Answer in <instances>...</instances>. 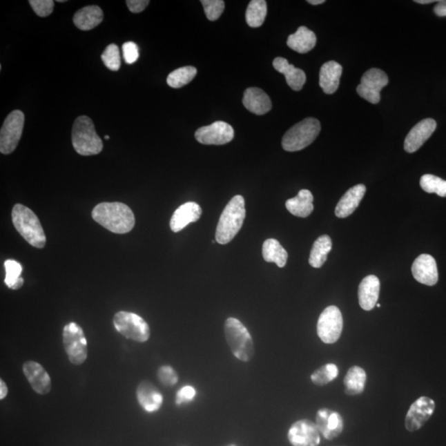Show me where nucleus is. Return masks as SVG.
I'll return each instance as SVG.
<instances>
[{
    "mask_svg": "<svg viewBox=\"0 0 446 446\" xmlns=\"http://www.w3.org/2000/svg\"><path fill=\"white\" fill-rule=\"evenodd\" d=\"M96 222L113 233L125 234L133 229L135 217L132 209L123 203H101L93 209Z\"/></svg>",
    "mask_w": 446,
    "mask_h": 446,
    "instance_id": "nucleus-1",
    "label": "nucleus"
},
{
    "mask_svg": "<svg viewBox=\"0 0 446 446\" xmlns=\"http://www.w3.org/2000/svg\"><path fill=\"white\" fill-rule=\"evenodd\" d=\"M245 217V200L242 196L235 195L226 204L217 223L216 242L226 245L233 241L241 230Z\"/></svg>",
    "mask_w": 446,
    "mask_h": 446,
    "instance_id": "nucleus-2",
    "label": "nucleus"
},
{
    "mask_svg": "<svg viewBox=\"0 0 446 446\" xmlns=\"http://www.w3.org/2000/svg\"><path fill=\"white\" fill-rule=\"evenodd\" d=\"M12 220L19 233L33 247L43 248L46 235L39 217L30 209L23 204H16L12 209Z\"/></svg>",
    "mask_w": 446,
    "mask_h": 446,
    "instance_id": "nucleus-3",
    "label": "nucleus"
},
{
    "mask_svg": "<svg viewBox=\"0 0 446 446\" xmlns=\"http://www.w3.org/2000/svg\"><path fill=\"white\" fill-rule=\"evenodd\" d=\"M224 332L234 356L241 361L249 362L255 355V346L247 328L238 319L229 318L225 322Z\"/></svg>",
    "mask_w": 446,
    "mask_h": 446,
    "instance_id": "nucleus-4",
    "label": "nucleus"
},
{
    "mask_svg": "<svg viewBox=\"0 0 446 446\" xmlns=\"http://www.w3.org/2000/svg\"><path fill=\"white\" fill-rule=\"evenodd\" d=\"M72 144L77 153L85 157L98 155L104 144L96 133L94 123L89 117L79 116L75 119L72 128Z\"/></svg>",
    "mask_w": 446,
    "mask_h": 446,
    "instance_id": "nucleus-5",
    "label": "nucleus"
},
{
    "mask_svg": "<svg viewBox=\"0 0 446 446\" xmlns=\"http://www.w3.org/2000/svg\"><path fill=\"white\" fill-rule=\"evenodd\" d=\"M321 132V124L314 117H307L289 129L282 139L286 151H298L312 144Z\"/></svg>",
    "mask_w": 446,
    "mask_h": 446,
    "instance_id": "nucleus-6",
    "label": "nucleus"
},
{
    "mask_svg": "<svg viewBox=\"0 0 446 446\" xmlns=\"http://www.w3.org/2000/svg\"><path fill=\"white\" fill-rule=\"evenodd\" d=\"M63 346L71 364L81 365L88 357V344L85 332L75 322L66 324L63 329Z\"/></svg>",
    "mask_w": 446,
    "mask_h": 446,
    "instance_id": "nucleus-7",
    "label": "nucleus"
},
{
    "mask_svg": "<svg viewBox=\"0 0 446 446\" xmlns=\"http://www.w3.org/2000/svg\"><path fill=\"white\" fill-rule=\"evenodd\" d=\"M113 325L121 335L134 342H146L151 336L148 324L136 313L125 312V311L117 313L113 318Z\"/></svg>",
    "mask_w": 446,
    "mask_h": 446,
    "instance_id": "nucleus-8",
    "label": "nucleus"
},
{
    "mask_svg": "<svg viewBox=\"0 0 446 446\" xmlns=\"http://www.w3.org/2000/svg\"><path fill=\"white\" fill-rule=\"evenodd\" d=\"M342 312L338 307H327L318 318L317 331L319 338L325 344L336 343L342 336Z\"/></svg>",
    "mask_w": 446,
    "mask_h": 446,
    "instance_id": "nucleus-9",
    "label": "nucleus"
},
{
    "mask_svg": "<svg viewBox=\"0 0 446 446\" xmlns=\"http://www.w3.org/2000/svg\"><path fill=\"white\" fill-rule=\"evenodd\" d=\"M25 117L20 110L10 113L4 120L0 132V151L3 155L12 153L19 145L22 137Z\"/></svg>",
    "mask_w": 446,
    "mask_h": 446,
    "instance_id": "nucleus-10",
    "label": "nucleus"
},
{
    "mask_svg": "<svg viewBox=\"0 0 446 446\" xmlns=\"http://www.w3.org/2000/svg\"><path fill=\"white\" fill-rule=\"evenodd\" d=\"M389 84L388 75L380 69L372 68L363 75L356 91L361 98L373 104L380 103V91Z\"/></svg>",
    "mask_w": 446,
    "mask_h": 446,
    "instance_id": "nucleus-11",
    "label": "nucleus"
},
{
    "mask_svg": "<svg viewBox=\"0 0 446 446\" xmlns=\"http://www.w3.org/2000/svg\"><path fill=\"white\" fill-rule=\"evenodd\" d=\"M195 138L204 145H224L233 141L234 130L225 122L218 121L197 129Z\"/></svg>",
    "mask_w": 446,
    "mask_h": 446,
    "instance_id": "nucleus-12",
    "label": "nucleus"
},
{
    "mask_svg": "<svg viewBox=\"0 0 446 446\" xmlns=\"http://www.w3.org/2000/svg\"><path fill=\"white\" fill-rule=\"evenodd\" d=\"M436 403L433 399L423 396L416 399L408 410L405 427L408 432L418 431L434 414Z\"/></svg>",
    "mask_w": 446,
    "mask_h": 446,
    "instance_id": "nucleus-13",
    "label": "nucleus"
},
{
    "mask_svg": "<svg viewBox=\"0 0 446 446\" xmlns=\"http://www.w3.org/2000/svg\"><path fill=\"white\" fill-rule=\"evenodd\" d=\"M288 439L293 446H318L321 441L317 425L312 420H297L288 432Z\"/></svg>",
    "mask_w": 446,
    "mask_h": 446,
    "instance_id": "nucleus-14",
    "label": "nucleus"
},
{
    "mask_svg": "<svg viewBox=\"0 0 446 446\" xmlns=\"http://www.w3.org/2000/svg\"><path fill=\"white\" fill-rule=\"evenodd\" d=\"M316 425H317L320 434L327 440H333L338 437L343 432L344 422L342 416L339 412L321 408L316 416Z\"/></svg>",
    "mask_w": 446,
    "mask_h": 446,
    "instance_id": "nucleus-15",
    "label": "nucleus"
},
{
    "mask_svg": "<svg viewBox=\"0 0 446 446\" xmlns=\"http://www.w3.org/2000/svg\"><path fill=\"white\" fill-rule=\"evenodd\" d=\"M23 372L36 393L46 395L50 392L52 380L43 365L36 361H26L23 365Z\"/></svg>",
    "mask_w": 446,
    "mask_h": 446,
    "instance_id": "nucleus-16",
    "label": "nucleus"
},
{
    "mask_svg": "<svg viewBox=\"0 0 446 446\" xmlns=\"http://www.w3.org/2000/svg\"><path fill=\"white\" fill-rule=\"evenodd\" d=\"M436 122L432 119L419 122L407 134L404 142V150L408 153H416L432 137L436 131Z\"/></svg>",
    "mask_w": 446,
    "mask_h": 446,
    "instance_id": "nucleus-17",
    "label": "nucleus"
},
{
    "mask_svg": "<svg viewBox=\"0 0 446 446\" xmlns=\"http://www.w3.org/2000/svg\"><path fill=\"white\" fill-rule=\"evenodd\" d=\"M411 273L414 279L420 284L433 286L438 282L436 262L430 255H419L412 264Z\"/></svg>",
    "mask_w": 446,
    "mask_h": 446,
    "instance_id": "nucleus-18",
    "label": "nucleus"
},
{
    "mask_svg": "<svg viewBox=\"0 0 446 446\" xmlns=\"http://www.w3.org/2000/svg\"><path fill=\"white\" fill-rule=\"evenodd\" d=\"M137 398L143 409L151 414L161 409L164 401L162 393L149 381H142L138 385Z\"/></svg>",
    "mask_w": 446,
    "mask_h": 446,
    "instance_id": "nucleus-19",
    "label": "nucleus"
},
{
    "mask_svg": "<svg viewBox=\"0 0 446 446\" xmlns=\"http://www.w3.org/2000/svg\"><path fill=\"white\" fill-rule=\"evenodd\" d=\"M380 292V282L376 275L365 277L359 286L358 297L361 309L371 311L376 306Z\"/></svg>",
    "mask_w": 446,
    "mask_h": 446,
    "instance_id": "nucleus-20",
    "label": "nucleus"
},
{
    "mask_svg": "<svg viewBox=\"0 0 446 446\" xmlns=\"http://www.w3.org/2000/svg\"><path fill=\"white\" fill-rule=\"evenodd\" d=\"M201 214L202 209L199 204L195 202H188L175 210L171 220V229L174 233H179L189 223L199 220Z\"/></svg>",
    "mask_w": 446,
    "mask_h": 446,
    "instance_id": "nucleus-21",
    "label": "nucleus"
},
{
    "mask_svg": "<svg viewBox=\"0 0 446 446\" xmlns=\"http://www.w3.org/2000/svg\"><path fill=\"white\" fill-rule=\"evenodd\" d=\"M365 192L366 187L362 184H357L349 189L336 205V216L339 218H345L351 215L360 205L361 200H363Z\"/></svg>",
    "mask_w": 446,
    "mask_h": 446,
    "instance_id": "nucleus-22",
    "label": "nucleus"
},
{
    "mask_svg": "<svg viewBox=\"0 0 446 446\" xmlns=\"http://www.w3.org/2000/svg\"><path fill=\"white\" fill-rule=\"evenodd\" d=\"M242 103L247 110L256 115H266L272 108L271 99L266 92L259 88L247 89L244 93Z\"/></svg>",
    "mask_w": 446,
    "mask_h": 446,
    "instance_id": "nucleus-23",
    "label": "nucleus"
},
{
    "mask_svg": "<svg viewBox=\"0 0 446 446\" xmlns=\"http://www.w3.org/2000/svg\"><path fill=\"white\" fill-rule=\"evenodd\" d=\"M342 71V66L333 61H328L321 67L319 85L325 94L332 95L338 90Z\"/></svg>",
    "mask_w": 446,
    "mask_h": 446,
    "instance_id": "nucleus-24",
    "label": "nucleus"
},
{
    "mask_svg": "<svg viewBox=\"0 0 446 446\" xmlns=\"http://www.w3.org/2000/svg\"><path fill=\"white\" fill-rule=\"evenodd\" d=\"M273 66L278 72L284 75L288 86L292 90L300 91L306 82V74L304 70L296 68L289 64L287 59L277 57L273 61Z\"/></svg>",
    "mask_w": 446,
    "mask_h": 446,
    "instance_id": "nucleus-25",
    "label": "nucleus"
},
{
    "mask_svg": "<svg viewBox=\"0 0 446 446\" xmlns=\"http://www.w3.org/2000/svg\"><path fill=\"white\" fill-rule=\"evenodd\" d=\"M104 19L103 10L99 6H90L75 12L73 22L82 31H90L99 26Z\"/></svg>",
    "mask_w": 446,
    "mask_h": 446,
    "instance_id": "nucleus-26",
    "label": "nucleus"
},
{
    "mask_svg": "<svg viewBox=\"0 0 446 446\" xmlns=\"http://www.w3.org/2000/svg\"><path fill=\"white\" fill-rule=\"evenodd\" d=\"M313 196L308 189H302L296 197L286 201V209L298 217H307L313 211Z\"/></svg>",
    "mask_w": 446,
    "mask_h": 446,
    "instance_id": "nucleus-27",
    "label": "nucleus"
},
{
    "mask_svg": "<svg viewBox=\"0 0 446 446\" xmlns=\"http://www.w3.org/2000/svg\"><path fill=\"white\" fill-rule=\"evenodd\" d=\"M317 43V37L304 26L298 28L297 32L288 37L287 45L295 52L305 54L312 50Z\"/></svg>",
    "mask_w": 446,
    "mask_h": 446,
    "instance_id": "nucleus-28",
    "label": "nucleus"
},
{
    "mask_svg": "<svg viewBox=\"0 0 446 446\" xmlns=\"http://www.w3.org/2000/svg\"><path fill=\"white\" fill-rule=\"evenodd\" d=\"M366 373L364 369L359 366H353L345 376V393L350 396L360 394L364 392L366 382Z\"/></svg>",
    "mask_w": 446,
    "mask_h": 446,
    "instance_id": "nucleus-29",
    "label": "nucleus"
},
{
    "mask_svg": "<svg viewBox=\"0 0 446 446\" xmlns=\"http://www.w3.org/2000/svg\"><path fill=\"white\" fill-rule=\"evenodd\" d=\"M264 260L269 263H275L280 268L285 266L288 260V252L275 239H268L263 244Z\"/></svg>",
    "mask_w": 446,
    "mask_h": 446,
    "instance_id": "nucleus-30",
    "label": "nucleus"
},
{
    "mask_svg": "<svg viewBox=\"0 0 446 446\" xmlns=\"http://www.w3.org/2000/svg\"><path fill=\"white\" fill-rule=\"evenodd\" d=\"M331 247L332 242L329 235H323L316 240L310 252V266L317 269L321 268L326 262Z\"/></svg>",
    "mask_w": 446,
    "mask_h": 446,
    "instance_id": "nucleus-31",
    "label": "nucleus"
},
{
    "mask_svg": "<svg viewBox=\"0 0 446 446\" xmlns=\"http://www.w3.org/2000/svg\"><path fill=\"white\" fill-rule=\"evenodd\" d=\"M267 15V3L264 0H252L247 7L246 20L251 28H259Z\"/></svg>",
    "mask_w": 446,
    "mask_h": 446,
    "instance_id": "nucleus-32",
    "label": "nucleus"
},
{
    "mask_svg": "<svg viewBox=\"0 0 446 446\" xmlns=\"http://www.w3.org/2000/svg\"><path fill=\"white\" fill-rule=\"evenodd\" d=\"M197 72V71L195 67L191 66L176 69L168 75V86L174 88V89H179V88L191 83L193 78L196 77Z\"/></svg>",
    "mask_w": 446,
    "mask_h": 446,
    "instance_id": "nucleus-33",
    "label": "nucleus"
},
{
    "mask_svg": "<svg viewBox=\"0 0 446 446\" xmlns=\"http://www.w3.org/2000/svg\"><path fill=\"white\" fill-rule=\"evenodd\" d=\"M4 268H6L4 283L8 287L14 290L22 287L24 283L23 278L21 277V273L23 272L22 266L16 260H7L4 262Z\"/></svg>",
    "mask_w": 446,
    "mask_h": 446,
    "instance_id": "nucleus-34",
    "label": "nucleus"
},
{
    "mask_svg": "<svg viewBox=\"0 0 446 446\" xmlns=\"http://www.w3.org/2000/svg\"><path fill=\"white\" fill-rule=\"evenodd\" d=\"M339 374L338 365L328 363L316 369L311 376V380L315 385L324 386L336 380Z\"/></svg>",
    "mask_w": 446,
    "mask_h": 446,
    "instance_id": "nucleus-35",
    "label": "nucleus"
},
{
    "mask_svg": "<svg viewBox=\"0 0 446 446\" xmlns=\"http://www.w3.org/2000/svg\"><path fill=\"white\" fill-rule=\"evenodd\" d=\"M420 187L425 192L436 193L440 197H446V180L433 175H424L420 180Z\"/></svg>",
    "mask_w": 446,
    "mask_h": 446,
    "instance_id": "nucleus-36",
    "label": "nucleus"
},
{
    "mask_svg": "<svg viewBox=\"0 0 446 446\" xmlns=\"http://www.w3.org/2000/svg\"><path fill=\"white\" fill-rule=\"evenodd\" d=\"M104 64L113 71H117L121 66V57L119 46L116 44L108 45L101 56Z\"/></svg>",
    "mask_w": 446,
    "mask_h": 446,
    "instance_id": "nucleus-37",
    "label": "nucleus"
},
{
    "mask_svg": "<svg viewBox=\"0 0 446 446\" xmlns=\"http://www.w3.org/2000/svg\"><path fill=\"white\" fill-rule=\"evenodd\" d=\"M206 17L210 21H216L220 18L225 8V2L222 0H202Z\"/></svg>",
    "mask_w": 446,
    "mask_h": 446,
    "instance_id": "nucleus-38",
    "label": "nucleus"
},
{
    "mask_svg": "<svg viewBox=\"0 0 446 446\" xmlns=\"http://www.w3.org/2000/svg\"><path fill=\"white\" fill-rule=\"evenodd\" d=\"M157 376L163 385L171 387L177 384L179 376L177 372L170 365H164L159 369Z\"/></svg>",
    "mask_w": 446,
    "mask_h": 446,
    "instance_id": "nucleus-39",
    "label": "nucleus"
},
{
    "mask_svg": "<svg viewBox=\"0 0 446 446\" xmlns=\"http://www.w3.org/2000/svg\"><path fill=\"white\" fill-rule=\"evenodd\" d=\"M29 3L35 14L43 17V18L52 14L55 6V2L52 0H30Z\"/></svg>",
    "mask_w": 446,
    "mask_h": 446,
    "instance_id": "nucleus-40",
    "label": "nucleus"
},
{
    "mask_svg": "<svg viewBox=\"0 0 446 446\" xmlns=\"http://www.w3.org/2000/svg\"><path fill=\"white\" fill-rule=\"evenodd\" d=\"M197 395V390L193 386L187 385L181 388L175 397V404L177 406H182L193 401Z\"/></svg>",
    "mask_w": 446,
    "mask_h": 446,
    "instance_id": "nucleus-41",
    "label": "nucleus"
},
{
    "mask_svg": "<svg viewBox=\"0 0 446 446\" xmlns=\"http://www.w3.org/2000/svg\"><path fill=\"white\" fill-rule=\"evenodd\" d=\"M124 58L127 64L131 65L137 61L139 49L136 43L128 41L123 45Z\"/></svg>",
    "mask_w": 446,
    "mask_h": 446,
    "instance_id": "nucleus-42",
    "label": "nucleus"
},
{
    "mask_svg": "<svg viewBox=\"0 0 446 446\" xmlns=\"http://www.w3.org/2000/svg\"><path fill=\"white\" fill-rule=\"evenodd\" d=\"M129 10L134 14H138L145 10V8L149 6V0H127L126 1Z\"/></svg>",
    "mask_w": 446,
    "mask_h": 446,
    "instance_id": "nucleus-43",
    "label": "nucleus"
},
{
    "mask_svg": "<svg viewBox=\"0 0 446 446\" xmlns=\"http://www.w3.org/2000/svg\"><path fill=\"white\" fill-rule=\"evenodd\" d=\"M435 14L439 17H446V0L437 2L434 8Z\"/></svg>",
    "mask_w": 446,
    "mask_h": 446,
    "instance_id": "nucleus-44",
    "label": "nucleus"
},
{
    "mask_svg": "<svg viewBox=\"0 0 446 446\" xmlns=\"http://www.w3.org/2000/svg\"><path fill=\"white\" fill-rule=\"evenodd\" d=\"M8 393V389L6 384V382H4L3 380H0V399L3 400V399L6 398L7 397Z\"/></svg>",
    "mask_w": 446,
    "mask_h": 446,
    "instance_id": "nucleus-45",
    "label": "nucleus"
},
{
    "mask_svg": "<svg viewBox=\"0 0 446 446\" xmlns=\"http://www.w3.org/2000/svg\"><path fill=\"white\" fill-rule=\"evenodd\" d=\"M308 3L312 4V6H318V4L325 3V0H309Z\"/></svg>",
    "mask_w": 446,
    "mask_h": 446,
    "instance_id": "nucleus-46",
    "label": "nucleus"
},
{
    "mask_svg": "<svg viewBox=\"0 0 446 446\" xmlns=\"http://www.w3.org/2000/svg\"><path fill=\"white\" fill-rule=\"evenodd\" d=\"M415 2L418 3L427 4V3H434L436 1L435 0H416Z\"/></svg>",
    "mask_w": 446,
    "mask_h": 446,
    "instance_id": "nucleus-47",
    "label": "nucleus"
},
{
    "mask_svg": "<svg viewBox=\"0 0 446 446\" xmlns=\"http://www.w3.org/2000/svg\"><path fill=\"white\" fill-rule=\"evenodd\" d=\"M57 2H58V3H64V2H66V0H57Z\"/></svg>",
    "mask_w": 446,
    "mask_h": 446,
    "instance_id": "nucleus-48",
    "label": "nucleus"
},
{
    "mask_svg": "<svg viewBox=\"0 0 446 446\" xmlns=\"http://www.w3.org/2000/svg\"><path fill=\"white\" fill-rule=\"evenodd\" d=\"M376 306H377V308H380V307H381V305L380 304H377Z\"/></svg>",
    "mask_w": 446,
    "mask_h": 446,
    "instance_id": "nucleus-49",
    "label": "nucleus"
},
{
    "mask_svg": "<svg viewBox=\"0 0 446 446\" xmlns=\"http://www.w3.org/2000/svg\"><path fill=\"white\" fill-rule=\"evenodd\" d=\"M104 138L106 139V140H108V139L110 137H109L108 136H105Z\"/></svg>",
    "mask_w": 446,
    "mask_h": 446,
    "instance_id": "nucleus-50",
    "label": "nucleus"
},
{
    "mask_svg": "<svg viewBox=\"0 0 446 446\" xmlns=\"http://www.w3.org/2000/svg\"><path fill=\"white\" fill-rule=\"evenodd\" d=\"M226 446H235V445H226Z\"/></svg>",
    "mask_w": 446,
    "mask_h": 446,
    "instance_id": "nucleus-51",
    "label": "nucleus"
}]
</instances>
